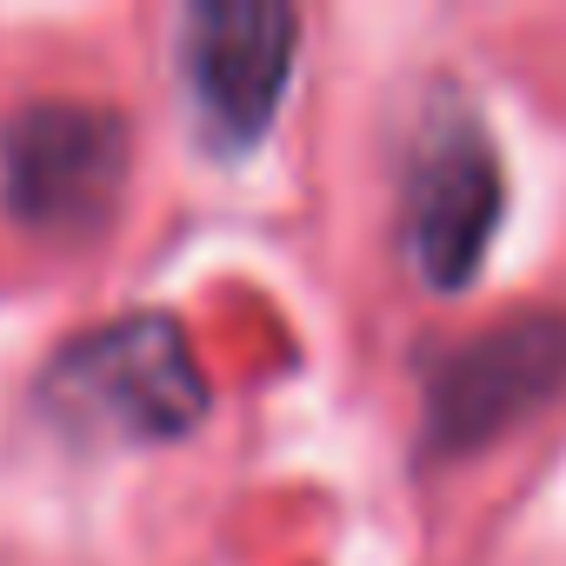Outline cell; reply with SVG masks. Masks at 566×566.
<instances>
[{"label": "cell", "mask_w": 566, "mask_h": 566, "mask_svg": "<svg viewBox=\"0 0 566 566\" xmlns=\"http://www.w3.org/2000/svg\"><path fill=\"white\" fill-rule=\"evenodd\" d=\"M41 407L87 440H180L207 413V380L167 314H120L48 360Z\"/></svg>", "instance_id": "cell-1"}, {"label": "cell", "mask_w": 566, "mask_h": 566, "mask_svg": "<svg viewBox=\"0 0 566 566\" xmlns=\"http://www.w3.org/2000/svg\"><path fill=\"white\" fill-rule=\"evenodd\" d=\"M127 180V120L94 101H28L0 127V193L21 227L81 233Z\"/></svg>", "instance_id": "cell-2"}, {"label": "cell", "mask_w": 566, "mask_h": 566, "mask_svg": "<svg viewBox=\"0 0 566 566\" xmlns=\"http://www.w3.org/2000/svg\"><path fill=\"white\" fill-rule=\"evenodd\" d=\"M294 54H301V14L280 0H200L180 21L187 87L227 147L266 134L280 94L294 81Z\"/></svg>", "instance_id": "cell-3"}, {"label": "cell", "mask_w": 566, "mask_h": 566, "mask_svg": "<svg viewBox=\"0 0 566 566\" xmlns=\"http://www.w3.org/2000/svg\"><path fill=\"white\" fill-rule=\"evenodd\" d=\"M566 387V314H520L460 340L427 387V427L440 447H480Z\"/></svg>", "instance_id": "cell-4"}, {"label": "cell", "mask_w": 566, "mask_h": 566, "mask_svg": "<svg viewBox=\"0 0 566 566\" xmlns=\"http://www.w3.org/2000/svg\"><path fill=\"white\" fill-rule=\"evenodd\" d=\"M500 160L473 120H453L413 154L407 174V260L420 266L427 287H467L473 266L486 260V240L500 227Z\"/></svg>", "instance_id": "cell-5"}]
</instances>
